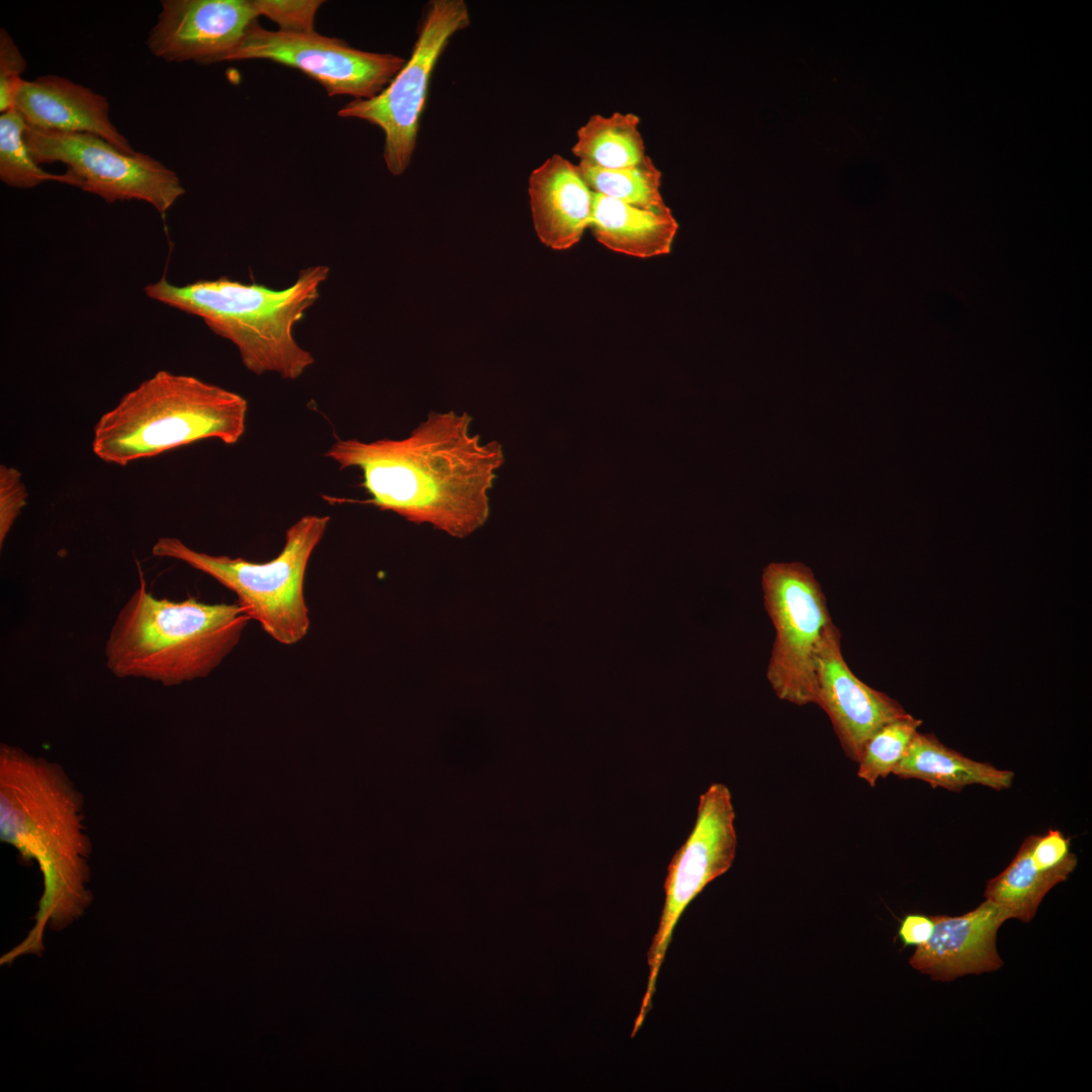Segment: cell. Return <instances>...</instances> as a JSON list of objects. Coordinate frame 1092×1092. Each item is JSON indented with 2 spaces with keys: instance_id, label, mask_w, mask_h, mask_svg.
Returning a JSON list of instances; mask_svg holds the SVG:
<instances>
[{
  "instance_id": "obj_1",
  "label": "cell",
  "mask_w": 1092,
  "mask_h": 1092,
  "mask_svg": "<svg viewBox=\"0 0 1092 1092\" xmlns=\"http://www.w3.org/2000/svg\"><path fill=\"white\" fill-rule=\"evenodd\" d=\"M472 420L465 412H430L401 439H337L325 456L361 472L370 496L362 503L464 538L488 520L505 463L503 445L482 441Z\"/></svg>"
},
{
  "instance_id": "obj_2",
  "label": "cell",
  "mask_w": 1092,
  "mask_h": 1092,
  "mask_svg": "<svg viewBox=\"0 0 1092 1092\" xmlns=\"http://www.w3.org/2000/svg\"><path fill=\"white\" fill-rule=\"evenodd\" d=\"M83 805L82 794L60 764L1 744L0 837L23 858L34 859L42 874L35 928L39 940L49 920L63 927L91 901V841Z\"/></svg>"
},
{
  "instance_id": "obj_3",
  "label": "cell",
  "mask_w": 1092,
  "mask_h": 1092,
  "mask_svg": "<svg viewBox=\"0 0 1092 1092\" xmlns=\"http://www.w3.org/2000/svg\"><path fill=\"white\" fill-rule=\"evenodd\" d=\"M139 571L140 584L106 640L107 668L166 687L207 676L238 645L250 617L238 604L157 598Z\"/></svg>"
},
{
  "instance_id": "obj_4",
  "label": "cell",
  "mask_w": 1092,
  "mask_h": 1092,
  "mask_svg": "<svg viewBox=\"0 0 1092 1092\" xmlns=\"http://www.w3.org/2000/svg\"><path fill=\"white\" fill-rule=\"evenodd\" d=\"M330 268L314 265L299 272L294 283L274 290L226 277L178 286L162 277L145 287L157 301L203 320L216 335L238 349L244 366L257 375L277 373L296 379L314 363L310 352L293 337V328L320 297Z\"/></svg>"
},
{
  "instance_id": "obj_5",
  "label": "cell",
  "mask_w": 1092,
  "mask_h": 1092,
  "mask_svg": "<svg viewBox=\"0 0 1092 1092\" xmlns=\"http://www.w3.org/2000/svg\"><path fill=\"white\" fill-rule=\"evenodd\" d=\"M247 413L239 393L160 370L101 416L92 450L106 463L125 466L203 439L233 445L245 433Z\"/></svg>"
},
{
  "instance_id": "obj_6",
  "label": "cell",
  "mask_w": 1092,
  "mask_h": 1092,
  "mask_svg": "<svg viewBox=\"0 0 1092 1092\" xmlns=\"http://www.w3.org/2000/svg\"><path fill=\"white\" fill-rule=\"evenodd\" d=\"M329 516L307 515L288 528L281 552L266 562L196 551L175 537H161L152 547L157 557L172 558L199 570L233 592L237 604L274 640L299 642L309 628L304 578L309 558L325 535Z\"/></svg>"
},
{
  "instance_id": "obj_7",
  "label": "cell",
  "mask_w": 1092,
  "mask_h": 1092,
  "mask_svg": "<svg viewBox=\"0 0 1092 1092\" xmlns=\"http://www.w3.org/2000/svg\"><path fill=\"white\" fill-rule=\"evenodd\" d=\"M469 24L464 0L429 1L403 68L377 96L354 99L338 111L340 117L362 119L383 131V159L392 175L403 174L411 164L434 67L451 37Z\"/></svg>"
},
{
  "instance_id": "obj_8",
  "label": "cell",
  "mask_w": 1092,
  "mask_h": 1092,
  "mask_svg": "<svg viewBox=\"0 0 1092 1092\" xmlns=\"http://www.w3.org/2000/svg\"><path fill=\"white\" fill-rule=\"evenodd\" d=\"M761 588L776 631L766 678L780 700L816 705V658L833 624L821 585L801 562H771Z\"/></svg>"
},
{
  "instance_id": "obj_9",
  "label": "cell",
  "mask_w": 1092,
  "mask_h": 1092,
  "mask_svg": "<svg viewBox=\"0 0 1092 1092\" xmlns=\"http://www.w3.org/2000/svg\"><path fill=\"white\" fill-rule=\"evenodd\" d=\"M24 139L36 163L64 164L69 185L108 203L145 201L165 216L185 193L177 174L160 161L141 152L125 153L98 135L26 125Z\"/></svg>"
},
{
  "instance_id": "obj_10",
  "label": "cell",
  "mask_w": 1092,
  "mask_h": 1092,
  "mask_svg": "<svg viewBox=\"0 0 1092 1092\" xmlns=\"http://www.w3.org/2000/svg\"><path fill=\"white\" fill-rule=\"evenodd\" d=\"M734 820L730 790L724 784H712L700 797L690 835L667 867L665 899L647 953V989L632 1030L634 1035L651 1008L657 976L678 919L704 888L725 874L734 861L737 848Z\"/></svg>"
},
{
  "instance_id": "obj_11",
  "label": "cell",
  "mask_w": 1092,
  "mask_h": 1092,
  "mask_svg": "<svg viewBox=\"0 0 1092 1092\" xmlns=\"http://www.w3.org/2000/svg\"><path fill=\"white\" fill-rule=\"evenodd\" d=\"M269 60L297 69L317 81L329 96L370 99L382 92L406 60L390 53L355 49L345 40L312 33L263 28L258 20L229 61Z\"/></svg>"
},
{
  "instance_id": "obj_12",
  "label": "cell",
  "mask_w": 1092,
  "mask_h": 1092,
  "mask_svg": "<svg viewBox=\"0 0 1092 1092\" xmlns=\"http://www.w3.org/2000/svg\"><path fill=\"white\" fill-rule=\"evenodd\" d=\"M147 46L167 62H228L259 15L252 0H163Z\"/></svg>"
},
{
  "instance_id": "obj_13",
  "label": "cell",
  "mask_w": 1092,
  "mask_h": 1092,
  "mask_svg": "<svg viewBox=\"0 0 1092 1092\" xmlns=\"http://www.w3.org/2000/svg\"><path fill=\"white\" fill-rule=\"evenodd\" d=\"M816 705L828 715L845 755L858 762L869 738L886 723L907 714L886 694L861 681L848 667L834 623L816 658Z\"/></svg>"
},
{
  "instance_id": "obj_14",
  "label": "cell",
  "mask_w": 1092,
  "mask_h": 1092,
  "mask_svg": "<svg viewBox=\"0 0 1092 1092\" xmlns=\"http://www.w3.org/2000/svg\"><path fill=\"white\" fill-rule=\"evenodd\" d=\"M930 939L916 947L910 966L934 981L949 982L965 975H980L999 970L1003 961L996 936L1010 914L1000 905L986 900L959 916L935 915Z\"/></svg>"
},
{
  "instance_id": "obj_15",
  "label": "cell",
  "mask_w": 1092,
  "mask_h": 1092,
  "mask_svg": "<svg viewBox=\"0 0 1092 1092\" xmlns=\"http://www.w3.org/2000/svg\"><path fill=\"white\" fill-rule=\"evenodd\" d=\"M14 107L31 127L98 135L117 149L135 154L111 122L107 99L88 87L61 76L22 80Z\"/></svg>"
},
{
  "instance_id": "obj_16",
  "label": "cell",
  "mask_w": 1092,
  "mask_h": 1092,
  "mask_svg": "<svg viewBox=\"0 0 1092 1092\" xmlns=\"http://www.w3.org/2000/svg\"><path fill=\"white\" fill-rule=\"evenodd\" d=\"M532 219L539 240L553 250L576 245L589 228L594 192L578 165L553 155L529 177Z\"/></svg>"
},
{
  "instance_id": "obj_17",
  "label": "cell",
  "mask_w": 1092,
  "mask_h": 1092,
  "mask_svg": "<svg viewBox=\"0 0 1092 1092\" xmlns=\"http://www.w3.org/2000/svg\"><path fill=\"white\" fill-rule=\"evenodd\" d=\"M589 228L612 251L651 258L670 253L678 225L671 210L642 209L594 192Z\"/></svg>"
},
{
  "instance_id": "obj_18",
  "label": "cell",
  "mask_w": 1092,
  "mask_h": 1092,
  "mask_svg": "<svg viewBox=\"0 0 1092 1092\" xmlns=\"http://www.w3.org/2000/svg\"><path fill=\"white\" fill-rule=\"evenodd\" d=\"M892 774L953 792H960L970 785L1006 790L1012 786L1014 779L1011 770L971 759L942 744L933 734L918 731Z\"/></svg>"
},
{
  "instance_id": "obj_19",
  "label": "cell",
  "mask_w": 1092,
  "mask_h": 1092,
  "mask_svg": "<svg viewBox=\"0 0 1092 1092\" xmlns=\"http://www.w3.org/2000/svg\"><path fill=\"white\" fill-rule=\"evenodd\" d=\"M640 118L634 113L614 112L593 115L577 130L572 153L580 165L603 170L635 167L647 159L639 131Z\"/></svg>"
},
{
  "instance_id": "obj_20",
  "label": "cell",
  "mask_w": 1092,
  "mask_h": 1092,
  "mask_svg": "<svg viewBox=\"0 0 1092 1092\" xmlns=\"http://www.w3.org/2000/svg\"><path fill=\"white\" fill-rule=\"evenodd\" d=\"M1060 883L1058 877L1034 867L1026 837L1004 871L988 881L984 897L1007 910L1011 919L1029 922L1044 896Z\"/></svg>"
},
{
  "instance_id": "obj_21",
  "label": "cell",
  "mask_w": 1092,
  "mask_h": 1092,
  "mask_svg": "<svg viewBox=\"0 0 1092 1092\" xmlns=\"http://www.w3.org/2000/svg\"><path fill=\"white\" fill-rule=\"evenodd\" d=\"M578 167L595 193L642 209L670 210L660 193L661 172L649 157L643 163L626 169L603 170L580 164Z\"/></svg>"
},
{
  "instance_id": "obj_22",
  "label": "cell",
  "mask_w": 1092,
  "mask_h": 1092,
  "mask_svg": "<svg viewBox=\"0 0 1092 1092\" xmlns=\"http://www.w3.org/2000/svg\"><path fill=\"white\" fill-rule=\"evenodd\" d=\"M26 122L13 107L0 115V179L15 188H33L47 181L69 185L64 174L44 171L32 158L24 139Z\"/></svg>"
},
{
  "instance_id": "obj_23",
  "label": "cell",
  "mask_w": 1092,
  "mask_h": 1092,
  "mask_svg": "<svg viewBox=\"0 0 1092 1092\" xmlns=\"http://www.w3.org/2000/svg\"><path fill=\"white\" fill-rule=\"evenodd\" d=\"M922 721L907 713L879 728L866 742L857 777L871 787L893 772Z\"/></svg>"
},
{
  "instance_id": "obj_24",
  "label": "cell",
  "mask_w": 1092,
  "mask_h": 1092,
  "mask_svg": "<svg viewBox=\"0 0 1092 1092\" xmlns=\"http://www.w3.org/2000/svg\"><path fill=\"white\" fill-rule=\"evenodd\" d=\"M1029 854L1034 867L1065 882L1077 867L1078 859L1071 851L1070 838L1060 830L1051 829L1043 835L1027 836Z\"/></svg>"
},
{
  "instance_id": "obj_25",
  "label": "cell",
  "mask_w": 1092,
  "mask_h": 1092,
  "mask_svg": "<svg viewBox=\"0 0 1092 1092\" xmlns=\"http://www.w3.org/2000/svg\"><path fill=\"white\" fill-rule=\"evenodd\" d=\"M257 14L274 21L279 31L312 33L322 0H252Z\"/></svg>"
},
{
  "instance_id": "obj_26",
  "label": "cell",
  "mask_w": 1092,
  "mask_h": 1092,
  "mask_svg": "<svg viewBox=\"0 0 1092 1092\" xmlns=\"http://www.w3.org/2000/svg\"><path fill=\"white\" fill-rule=\"evenodd\" d=\"M26 62L20 50L7 32L0 29V111L14 107L17 90L22 82L21 74Z\"/></svg>"
},
{
  "instance_id": "obj_27",
  "label": "cell",
  "mask_w": 1092,
  "mask_h": 1092,
  "mask_svg": "<svg viewBox=\"0 0 1092 1092\" xmlns=\"http://www.w3.org/2000/svg\"><path fill=\"white\" fill-rule=\"evenodd\" d=\"M28 492L19 470L0 466V547L27 503Z\"/></svg>"
},
{
  "instance_id": "obj_28",
  "label": "cell",
  "mask_w": 1092,
  "mask_h": 1092,
  "mask_svg": "<svg viewBox=\"0 0 1092 1092\" xmlns=\"http://www.w3.org/2000/svg\"><path fill=\"white\" fill-rule=\"evenodd\" d=\"M933 929L932 916L908 914L902 919L897 935L904 946L918 947L930 939Z\"/></svg>"
}]
</instances>
